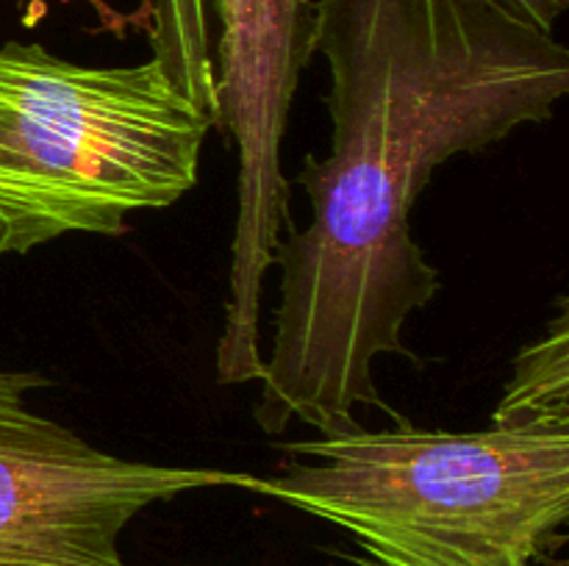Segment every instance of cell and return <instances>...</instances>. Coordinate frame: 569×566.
Wrapping results in <instances>:
<instances>
[{
    "label": "cell",
    "mask_w": 569,
    "mask_h": 566,
    "mask_svg": "<svg viewBox=\"0 0 569 566\" xmlns=\"http://www.w3.org/2000/svg\"><path fill=\"white\" fill-rule=\"evenodd\" d=\"M209 0H142L131 26L148 33L153 55L192 103L214 117Z\"/></svg>",
    "instance_id": "cell-6"
},
{
    "label": "cell",
    "mask_w": 569,
    "mask_h": 566,
    "mask_svg": "<svg viewBox=\"0 0 569 566\" xmlns=\"http://www.w3.org/2000/svg\"><path fill=\"white\" fill-rule=\"evenodd\" d=\"M315 53L328 61L331 155L295 183L311 222L278 242L272 316L253 416L267 436L359 431L356 408L392 411L381 355L411 353L403 327L439 292L411 209L439 164L553 117L569 50L498 0H317Z\"/></svg>",
    "instance_id": "cell-1"
},
{
    "label": "cell",
    "mask_w": 569,
    "mask_h": 566,
    "mask_svg": "<svg viewBox=\"0 0 569 566\" xmlns=\"http://www.w3.org/2000/svg\"><path fill=\"white\" fill-rule=\"evenodd\" d=\"M500 6H506L509 11H515L522 20L533 22L542 31H553L556 22L561 20V14L567 11L569 0H498Z\"/></svg>",
    "instance_id": "cell-7"
},
{
    "label": "cell",
    "mask_w": 569,
    "mask_h": 566,
    "mask_svg": "<svg viewBox=\"0 0 569 566\" xmlns=\"http://www.w3.org/2000/svg\"><path fill=\"white\" fill-rule=\"evenodd\" d=\"M256 494L348 533L370 566H537L569 519V400L506 392L487 431H359L283 444Z\"/></svg>",
    "instance_id": "cell-2"
},
{
    "label": "cell",
    "mask_w": 569,
    "mask_h": 566,
    "mask_svg": "<svg viewBox=\"0 0 569 566\" xmlns=\"http://www.w3.org/2000/svg\"><path fill=\"white\" fill-rule=\"evenodd\" d=\"M39 372L0 370V566H131L120 536L150 505L203 488L253 492L248 472L120 458L28 408Z\"/></svg>",
    "instance_id": "cell-5"
},
{
    "label": "cell",
    "mask_w": 569,
    "mask_h": 566,
    "mask_svg": "<svg viewBox=\"0 0 569 566\" xmlns=\"http://www.w3.org/2000/svg\"><path fill=\"white\" fill-rule=\"evenodd\" d=\"M87 3L92 6L94 14L100 17V26H103V31L117 33V37H126L128 28H133L131 26V17L120 14V11H114L109 3H106V0H87Z\"/></svg>",
    "instance_id": "cell-8"
},
{
    "label": "cell",
    "mask_w": 569,
    "mask_h": 566,
    "mask_svg": "<svg viewBox=\"0 0 569 566\" xmlns=\"http://www.w3.org/2000/svg\"><path fill=\"white\" fill-rule=\"evenodd\" d=\"M211 128L156 59L89 67L0 44V259L67 233L117 239L133 211L178 203Z\"/></svg>",
    "instance_id": "cell-3"
},
{
    "label": "cell",
    "mask_w": 569,
    "mask_h": 566,
    "mask_svg": "<svg viewBox=\"0 0 569 566\" xmlns=\"http://www.w3.org/2000/svg\"><path fill=\"white\" fill-rule=\"evenodd\" d=\"M220 22L214 59V128L237 150V225L226 322L214 350L222 386L259 383L261 303L272 255L295 231L281 148L300 72L315 55L317 0H209Z\"/></svg>",
    "instance_id": "cell-4"
}]
</instances>
